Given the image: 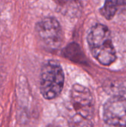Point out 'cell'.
I'll list each match as a JSON object with an SVG mask.
<instances>
[{"mask_svg":"<svg viewBox=\"0 0 126 127\" xmlns=\"http://www.w3.org/2000/svg\"><path fill=\"white\" fill-rule=\"evenodd\" d=\"M88 43L94 57L102 65H109L116 60V51L111 32L102 24L93 26L88 35Z\"/></svg>","mask_w":126,"mask_h":127,"instance_id":"cell-1","label":"cell"},{"mask_svg":"<svg viewBox=\"0 0 126 127\" xmlns=\"http://www.w3.org/2000/svg\"><path fill=\"white\" fill-rule=\"evenodd\" d=\"M64 82V72L57 62L50 60L43 65L40 75V91L45 99L57 97L62 91Z\"/></svg>","mask_w":126,"mask_h":127,"instance_id":"cell-2","label":"cell"},{"mask_svg":"<svg viewBox=\"0 0 126 127\" xmlns=\"http://www.w3.org/2000/svg\"><path fill=\"white\" fill-rule=\"evenodd\" d=\"M36 32L40 40L48 48L58 49L63 41L62 30L53 17H45L36 25Z\"/></svg>","mask_w":126,"mask_h":127,"instance_id":"cell-3","label":"cell"},{"mask_svg":"<svg viewBox=\"0 0 126 127\" xmlns=\"http://www.w3.org/2000/svg\"><path fill=\"white\" fill-rule=\"evenodd\" d=\"M71 100L76 115L87 120H92L94 114V101L88 88L75 84L71 89Z\"/></svg>","mask_w":126,"mask_h":127,"instance_id":"cell-4","label":"cell"},{"mask_svg":"<svg viewBox=\"0 0 126 127\" xmlns=\"http://www.w3.org/2000/svg\"><path fill=\"white\" fill-rule=\"evenodd\" d=\"M105 122L113 127H126V97L110 98L104 106Z\"/></svg>","mask_w":126,"mask_h":127,"instance_id":"cell-5","label":"cell"},{"mask_svg":"<svg viewBox=\"0 0 126 127\" xmlns=\"http://www.w3.org/2000/svg\"><path fill=\"white\" fill-rule=\"evenodd\" d=\"M123 10H126V0H105L100 13L105 19H111L119 11Z\"/></svg>","mask_w":126,"mask_h":127,"instance_id":"cell-6","label":"cell"},{"mask_svg":"<svg viewBox=\"0 0 126 127\" xmlns=\"http://www.w3.org/2000/svg\"><path fill=\"white\" fill-rule=\"evenodd\" d=\"M65 57H68L72 61L74 62H82L83 61V54L79 48V46L75 43L69 45L64 51Z\"/></svg>","mask_w":126,"mask_h":127,"instance_id":"cell-7","label":"cell"},{"mask_svg":"<svg viewBox=\"0 0 126 127\" xmlns=\"http://www.w3.org/2000/svg\"><path fill=\"white\" fill-rule=\"evenodd\" d=\"M71 122L72 127H93L91 121L85 119L77 115L72 118Z\"/></svg>","mask_w":126,"mask_h":127,"instance_id":"cell-8","label":"cell"},{"mask_svg":"<svg viewBox=\"0 0 126 127\" xmlns=\"http://www.w3.org/2000/svg\"><path fill=\"white\" fill-rule=\"evenodd\" d=\"M56 1H59L60 2H63V1H70V0H56Z\"/></svg>","mask_w":126,"mask_h":127,"instance_id":"cell-9","label":"cell"},{"mask_svg":"<svg viewBox=\"0 0 126 127\" xmlns=\"http://www.w3.org/2000/svg\"><path fill=\"white\" fill-rule=\"evenodd\" d=\"M48 127H56V126H54V125H50V126H48Z\"/></svg>","mask_w":126,"mask_h":127,"instance_id":"cell-10","label":"cell"}]
</instances>
